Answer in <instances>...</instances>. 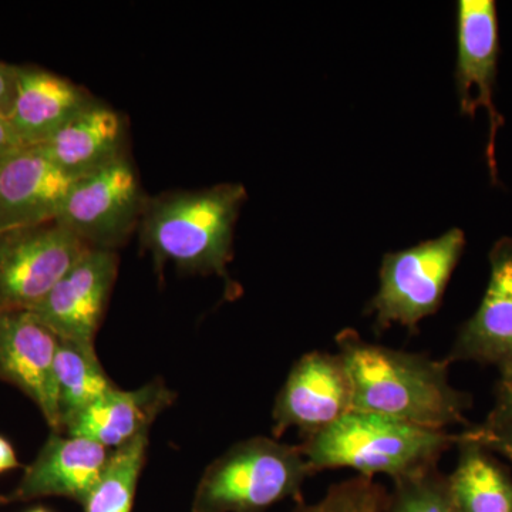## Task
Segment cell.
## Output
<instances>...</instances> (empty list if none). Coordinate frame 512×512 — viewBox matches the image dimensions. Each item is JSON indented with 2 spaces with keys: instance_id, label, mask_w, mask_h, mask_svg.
Segmentation results:
<instances>
[{
  "instance_id": "cell-1",
  "label": "cell",
  "mask_w": 512,
  "mask_h": 512,
  "mask_svg": "<svg viewBox=\"0 0 512 512\" xmlns=\"http://www.w3.org/2000/svg\"><path fill=\"white\" fill-rule=\"evenodd\" d=\"M353 387V410L426 429L466 423L471 397L451 386L444 360L366 342L356 330L336 338Z\"/></svg>"
},
{
  "instance_id": "cell-2",
  "label": "cell",
  "mask_w": 512,
  "mask_h": 512,
  "mask_svg": "<svg viewBox=\"0 0 512 512\" xmlns=\"http://www.w3.org/2000/svg\"><path fill=\"white\" fill-rule=\"evenodd\" d=\"M460 434L426 429L382 414L352 410L299 444L313 471L350 468L357 476L397 480L436 467Z\"/></svg>"
},
{
  "instance_id": "cell-3",
  "label": "cell",
  "mask_w": 512,
  "mask_h": 512,
  "mask_svg": "<svg viewBox=\"0 0 512 512\" xmlns=\"http://www.w3.org/2000/svg\"><path fill=\"white\" fill-rule=\"evenodd\" d=\"M247 200L241 184L175 192L148 200L141 241L154 258L200 274L227 275L239 210Z\"/></svg>"
},
{
  "instance_id": "cell-4",
  "label": "cell",
  "mask_w": 512,
  "mask_h": 512,
  "mask_svg": "<svg viewBox=\"0 0 512 512\" xmlns=\"http://www.w3.org/2000/svg\"><path fill=\"white\" fill-rule=\"evenodd\" d=\"M316 474L301 447L269 437L239 441L205 468L191 512H265L293 498Z\"/></svg>"
},
{
  "instance_id": "cell-5",
  "label": "cell",
  "mask_w": 512,
  "mask_h": 512,
  "mask_svg": "<svg viewBox=\"0 0 512 512\" xmlns=\"http://www.w3.org/2000/svg\"><path fill=\"white\" fill-rule=\"evenodd\" d=\"M464 247L466 235L453 228L439 238L384 255L379 291L367 306L376 328L397 323L416 330L421 320L436 313Z\"/></svg>"
},
{
  "instance_id": "cell-6",
  "label": "cell",
  "mask_w": 512,
  "mask_h": 512,
  "mask_svg": "<svg viewBox=\"0 0 512 512\" xmlns=\"http://www.w3.org/2000/svg\"><path fill=\"white\" fill-rule=\"evenodd\" d=\"M89 248L57 221L0 232V312L32 311Z\"/></svg>"
},
{
  "instance_id": "cell-7",
  "label": "cell",
  "mask_w": 512,
  "mask_h": 512,
  "mask_svg": "<svg viewBox=\"0 0 512 512\" xmlns=\"http://www.w3.org/2000/svg\"><path fill=\"white\" fill-rule=\"evenodd\" d=\"M147 201L124 156L74 181L56 221L90 248L113 251L140 225Z\"/></svg>"
},
{
  "instance_id": "cell-8",
  "label": "cell",
  "mask_w": 512,
  "mask_h": 512,
  "mask_svg": "<svg viewBox=\"0 0 512 512\" xmlns=\"http://www.w3.org/2000/svg\"><path fill=\"white\" fill-rule=\"evenodd\" d=\"M353 410V387L339 353L311 352L293 365L272 410V433L289 429L303 439L332 426Z\"/></svg>"
},
{
  "instance_id": "cell-9",
  "label": "cell",
  "mask_w": 512,
  "mask_h": 512,
  "mask_svg": "<svg viewBox=\"0 0 512 512\" xmlns=\"http://www.w3.org/2000/svg\"><path fill=\"white\" fill-rule=\"evenodd\" d=\"M457 94L464 116L474 119L480 109L487 110L490 136L487 143L488 168L497 184L495 138L504 126V117L494 104L495 77L500 55L497 8L494 0H460L457 6Z\"/></svg>"
},
{
  "instance_id": "cell-10",
  "label": "cell",
  "mask_w": 512,
  "mask_h": 512,
  "mask_svg": "<svg viewBox=\"0 0 512 512\" xmlns=\"http://www.w3.org/2000/svg\"><path fill=\"white\" fill-rule=\"evenodd\" d=\"M116 275V254L89 248L32 312L57 338L94 346Z\"/></svg>"
},
{
  "instance_id": "cell-11",
  "label": "cell",
  "mask_w": 512,
  "mask_h": 512,
  "mask_svg": "<svg viewBox=\"0 0 512 512\" xmlns=\"http://www.w3.org/2000/svg\"><path fill=\"white\" fill-rule=\"evenodd\" d=\"M60 339L32 311L0 312V379L30 397L60 431L55 360Z\"/></svg>"
},
{
  "instance_id": "cell-12",
  "label": "cell",
  "mask_w": 512,
  "mask_h": 512,
  "mask_svg": "<svg viewBox=\"0 0 512 512\" xmlns=\"http://www.w3.org/2000/svg\"><path fill=\"white\" fill-rule=\"evenodd\" d=\"M74 181L36 147L0 160V232L56 221Z\"/></svg>"
},
{
  "instance_id": "cell-13",
  "label": "cell",
  "mask_w": 512,
  "mask_h": 512,
  "mask_svg": "<svg viewBox=\"0 0 512 512\" xmlns=\"http://www.w3.org/2000/svg\"><path fill=\"white\" fill-rule=\"evenodd\" d=\"M491 275L480 308L464 323L447 362L498 367L512 362V238H501L490 252Z\"/></svg>"
},
{
  "instance_id": "cell-14",
  "label": "cell",
  "mask_w": 512,
  "mask_h": 512,
  "mask_svg": "<svg viewBox=\"0 0 512 512\" xmlns=\"http://www.w3.org/2000/svg\"><path fill=\"white\" fill-rule=\"evenodd\" d=\"M109 456V448L96 441L53 433L26 468L13 497H64L83 505Z\"/></svg>"
},
{
  "instance_id": "cell-15",
  "label": "cell",
  "mask_w": 512,
  "mask_h": 512,
  "mask_svg": "<svg viewBox=\"0 0 512 512\" xmlns=\"http://www.w3.org/2000/svg\"><path fill=\"white\" fill-rule=\"evenodd\" d=\"M93 103L92 96L55 73L18 66L15 101L8 120L23 146L36 147Z\"/></svg>"
},
{
  "instance_id": "cell-16",
  "label": "cell",
  "mask_w": 512,
  "mask_h": 512,
  "mask_svg": "<svg viewBox=\"0 0 512 512\" xmlns=\"http://www.w3.org/2000/svg\"><path fill=\"white\" fill-rule=\"evenodd\" d=\"M36 148L64 174L79 180L124 157L123 120L94 101Z\"/></svg>"
},
{
  "instance_id": "cell-17",
  "label": "cell",
  "mask_w": 512,
  "mask_h": 512,
  "mask_svg": "<svg viewBox=\"0 0 512 512\" xmlns=\"http://www.w3.org/2000/svg\"><path fill=\"white\" fill-rule=\"evenodd\" d=\"M174 396L160 382L128 392L117 387L74 417L64 431L69 436L84 437L114 450L150 430L151 423L173 403Z\"/></svg>"
},
{
  "instance_id": "cell-18",
  "label": "cell",
  "mask_w": 512,
  "mask_h": 512,
  "mask_svg": "<svg viewBox=\"0 0 512 512\" xmlns=\"http://www.w3.org/2000/svg\"><path fill=\"white\" fill-rule=\"evenodd\" d=\"M456 470L448 476L458 512H512V478L487 448L466 434L457 443Z\"/></svg>"
},
{
  "instance_id": "cell-19",
  "label": "cell",
  "mask_w": 512,
  "mask_h": 512,
  "mask_svg": "<svg viewBox=\"0 0 512 512\" xmlns=\"http://www.w3.org/2000/svg\"><path fill=\"white\" fill-rule=\"evenodd\" d=\"M60 431L74 417L117 389L97 359L94 346L60 339L55 360Z\"/></svg>"
},
{
  "instance_id": "cell-20",
  "label": "cell",
  "mask_w": 512,
  "mask_h": 512,
  "mask_svg": "<svg viewBox=\"0 0 512 512\" xmlns=\"http://www.w3.org/2000/svg\"><path fill=\"white\" fill-rule=\"evenodd\" d=\"M148 431L111 451L92 491L82 507L84 512H131L138 478L146 463Z\"/></svg>"
},
{
  "instance_id": "cell-21",
  "label": "cell",
  "mask_w": 512,
  "mask_h": 512,
  "mask_svg": "<svg viewBox=\"0 0 512 512\" xmlns=\"http://www.w3.org/2000/svg\"><path fill=\"white\" fill-rule=\"evenodd\" d=\"M389 512H458L448 476L431 467L393 480Z\"/></svg>"
},
{
  "instance_id": "cell-22",
  "label": "cell",
  "mask_w": 512,
  "mask_h": 512,
  "mask_svg": "<svg viewBox=\"0 0 512 512\" xmlns=\"http://www.w3.org/2000/svg\"><path fill=\"white\" fill-rule=\"evenodd\" d=\"M390 493L375 478L356 476L332 484L316 503L299 501L292 512H389Z\"/></svg>"
},
{
  "instance_id": "cell-23",
  "label": "cell",
  "mask_w": 512,
  "mask_h": 512,
  "mask_svg": "<svg viewBox=\"0 0 512 512\" xmlns=\"http://www.w3.org/2000/svg\"><path fill=\"white\" fill-rule=\"evenodd\" d=\"M464 434L487 448L490 453L494 451V453L501 454L512 463V424L490 426V424L484 423L464 431Z\"/></svg>"
},
{
  "instance_id": "cell-24",
  "label": "cell",
  "mask_w": 512,
  "mask_h": 512,
  "mask_svg": "<svg viewBox=\"0 0 512 512\" xmlns=\"http://www.w3.org/2000/svg\"><path fill=\"white\" fill-rule=\"evenodd\" d=\"M498 369H500V379L495 387L494 409L485 421V424L490 426L512 424V362Z\"/></svg>"
},
{
  "instance_id": "cell-25",
  "label": "cell",
  "mask_w": 512,
  "mask_h": 512,
  "mask_svg": "<svg viewBox=\"0 0 512 512\" xmlns=\"http://www.w3.org/2000/svg\"><path fill=\"white\" fill-rule=\"evenodd\" d=\"M18 64L0 62V116L8 119L16 94Z\"/></svg>"
},
{
  "instance_id": "cell-26",
  "label": "cell",
  "mask_w": 512,
  "mask_h": 512,
  "mask_svg": "<svg viewBox=\"0 0 512 512\" xmlns=\"http://www.w3.org/2000/svg\"><path fill=\"white\" fill-rule=\"evenodd\" d=\"M26 148L18 134L13 130L12 124L6 117L0 116V160L16 153V151Z\"/></svg>"
},
{
  "instance_id": "cell-27",
  "label": "cell",
  "mask_w": 512,
  "mask_h": 512,
  "mask_svg": "<svg viewBox=\"0 0 512 512\" xmlns=\"http://www.w3.org/2000/svg\"><path fill=\"white\" fill-rule=\"evenodd\" d=\"M19 467L18 457L8 440L0 436V473Z\"/></svg>"
},
{
  "instance_id": "cell-28",
  "label": "cell",
  "mask_w": 512,
  "mask_h": 512,
  "mask_svg": "<svg viewBox=\"0 0 512 512\" xmlns=\"http://www.w3.org/2000/svg\"><path fill=\"white\" fill-rule=\"evenodd\" d=\"M29 512H49L45 510V508H35V510L29 511Z\"/></svg>"
}]
</instances>
